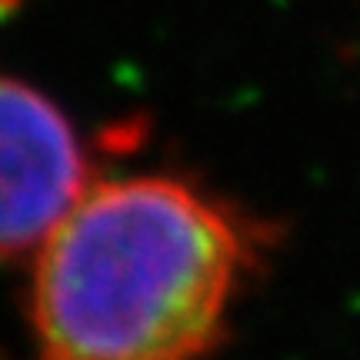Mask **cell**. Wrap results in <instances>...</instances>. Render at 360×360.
Instances as JSON below:
<instances>
[{"label": "cell", "instance_id": "cell-2", "mask_svg": "<svg viewBox=\"0 0 360 360\" xmlns=\"http://www.w3.org/2000/svg\"><path fill=\"white\" fill-rule=\"evenodd\" d=\"M94 180L64 107L34 84L0 74V260L34 257Z\"/></svg>", "mask_w": 360, "mask_h": 360}, {"label": "cell", "instance_id": "cell-1", "mask_svg": "<svg viewBox=\"0 0 360 360\" xmlns=\"http://www.w3.org/2000/svg\"><path fill=\"white\" fill-rule=\"evenodd\" d=\"M264 220L180 174L97 177L34 254L37 360H207L267 264Z\"/></svg>", "mask_w": 360, "mask_h": 360}]
</instances>
